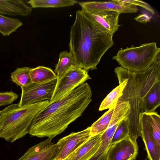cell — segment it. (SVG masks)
Here are the masks:
<instances>
[{
  "label": "cell",
  "instance_id": "1",
  "mask_svg": "<svg viewBox=\"0 0 160 160\" xmlns=\"http://www.w3.org/2000/svg\"><path fill=\"white\" fill-rule=\"evenodd\" d=\"M92 96L89 84L83 83L40 111L33 120L28 133L32 136L52 139L81 116L91 102Z\"/></svg>",
  "mask_w": 160,
  "mask_h": 160
},
{
  "label": "cell",
  "instance_id": "2",
  "mask_svg": "<svg viewBox=\"0 0 160 160\" xmlns=\"http://www.w3.org/2000/svg\"><path fill=\"white\" fill-rule=\"evenodd\" d=\"M113 36L82 10H78L71 28L69 44L76 65L87 71L97 69L102 56L113 45Z\"/></svg>",
  "mask_w": 160,
  "mask_h": 160
},
{
  "label": "cell",
  "instance_id": "3",
  "mask_svg": "<svg viewBox=\"0 0 160 160\" xmlns=\"http://www.w3.org/2000/svg\"><path fill=\"white\" fill-rule=\"evenodd\" d=\"M114 72L117 77L126 80L122 95L118 101L129 103L128 136L136 143L141 135L140 117L143 113L144 99L153 85L160 82V63L154 62L147 70L141 72L131 71L121 66L116 68Z\"/></svg>",
  "mask_w": 160,
  "mask_h": 160
},
{
  "label": "cell",
  "instance_id": "4",
  "mask_svg": "<svg viewBox=\"0 0 160 160\" xmlns=\"http://www.w3.org/2000/svg\"><path fill=\"white\" fill-rule=\"evenodd\" d=\"M49 104L48 100L22 106L11 104L2 110L0 138L13 142L28 133L34 119Z\"/></svg>",
  "mask_w": 160,
  "mask_h": 160
},
{
  "label": "cell",
  "instance_id": "5",
  "mask_svg": "<svg viewBox=\"0 0 160 160\" xmlns=\"http://www.w3.org/2000/svg\"><path fill=\"white\" fill-rule=\"evenodd\" d=\"M160 52L155 42L146 43L139 46L122 48L112 59L121 67L128 70L141 72L146 70L153 63L157 54Z\"/></svg>",
  "mask_w": 160,
  "mask_h": 160
},
{
  "label": "cell",
  "instance_id": "6",
  "mask_svg": "<svg viewBox=\"0 0 160 160\" xmlns=\"http://www.w3.org/2000/svg\"><path fill=\"white\" fill-rule=\"evenodd\" d=\"M88 71L76 65L68 70L57 80L55 88L49 104L66 96L77 87L91 79Z\"/></svg>",
  "mask_w": 160,
  "mask_h": 160
},
{
  "label": "cell",
  "instance_id": "7",
  "mask_svg": "<svg viewBox=\"0 0 160 160\" xmlns=\"http://www.w3.org/2000/svg\"><path fill=\"white\" fill-rule=\"evenodd\" d=\"M57 79L42 83H32L21 88L19 106L32 104L52 98L57 83Z\"/></svg>",
  "mask_w": 160,
  "mask_h": 160
},
{
  "label": "cell",
  "instance_id": "8",
  "mask_svg": "<svg viewBox=\"0 0 160 160\" xmlns=\"http://www.w3.org/2000/svg\"><path fill=\"white\" fill-rule=\"evenodd\" d=\"M128 114L124 109L116 107L106 130L101 136V141L98 149L88 160H106L110 142L113 134L120 122L127 118Z\"/></svg>",
  "mask_w": 160,
  "mask_h": 160
},
{
  "label": "cell",
  "instance_id": "9",
  "mask_svg": "<svg viewBox=\"0 0 160 160\" xmlns=\"http://www.w3.org/2000/svg\"><path fill=\"white\" fill-rule=\"evenodd\" d=\"M90 138V127L82 131L72 132L59 140L55 160H63Z\"/></svg>",
  "mask_w": 160,
  "mask_h": 160
},
{
  "label": "cell",
  "instance_id": "10",
  "mask_svg": "<svg viewBox=\"0 0 160 160\" xmlns=\"http://www.w3.org/2000/svg\"><path fill=\"white\" fill-rule=\"evenodd\" d=\"M48 138L29 148L17 160H55L58 148Z\"/></svg>",
  "mask_w": 160,
  "mask_h": 160
},
{
  "label": "cell",
  "instance_id": "11",
  "mask_svg": "<svg viewBox=\"0 0 160 160\" xmlns=\"http://www.w3.org/2000/svg\"><path fill=\"white\" fill-rule=\"evenodd\" d=\"M137 143L128 136L111 146L106 160H134L138 152Z\"/></svg>",
  "mask_w": 160,
  "mask_h": 160
},
{
  "label": "cell",
  "instance_id": "12",
  "mask_svg": "<svg viewBox=\"0 0 160 160\" xmlns=\"http://www.w3.org/2000/svg\"><path fill=\"white\" fill-rule=\"evenodd\" d=\"M82 10L87 11L107 10L121 13H136L138 11L137 6L125 3L120 0L109 1H88L78 2Z\"/></svg>",
  "mask_w": 160,
  "mask_h": 160
},
{
  "label": "cell",
  "instance_id": "13",
  "mask_svg": "<svg viewBox=\"0 0 160 160\" xmlns=\"http://www.w3.org/2000/svg\"><path fill=\"white\" fill-rule=\"evenodd\" d=\"M82 11L93 21L109 31L113 36L118 30L120 13L107 10Z\"/></svg>",
  "mask_w": 160,
  "mask_h": 160
},
{
  "label": "cell",
  "instance_id": "14",
  "mask_svg": "<svg viewBox=\"0 0 160 160\" xmlns=\"http://www.w3.org/2000/svg\"><path fill=\"white\" fill-rule=\"evenodd\" d=\"M102 133L90 137L63 160H88L99 148Z\"/></svg>",
  "mask_w": 160,
  "mask_h": 160
},
{
  "label": "cell",
  "instance_id": "15",
  "mask_svg": "<svg viewBox=\"0 0 160 160\" xmlns=\"http://www.w3.org/2000/svg\"><path fill=\"white\" fill-rule=\"evenodd\" d=\"M141 137L144 142L148 158L149 160H160V149L156 144L150 132L145 113L140 117Z\"/></svg>",
  "mask_w": 160,
  "mask_h": 160
},
{
  "label": "cell",
  "instance_id": "16",
  "mask_svg": "<svg viewBox=\"0 0 160 160\" xmlns=\"http://www.w3.org/2000/svg\"><path fill=\"white\" fill-rule=\"evenodd\" d=\"M32 8L22 0H0V13L12 16H27L32 11Z\"/></svg>",
  "mask_w": 160,
  "mask_h": 160
},
{
  "label": "cell",
  "instance_id": "17",
  "mask_svg": "<svg viewBox=\"0 0 160 160\" xmlns=\"http://www.w3.org/2000/svg\"><path fill=\"white\" fill-rule=\"evenodd\" d=\"M160 105V82H158L152 87L144 99L143 113L154 112Z\"/></svg>",
  "mask_w": 160,
  "mask_h": 160
},
{
  "label": "cell",
  "instance_id": "18",
  "mask_svg": "<svg viewBox=\"0 0 160 160\" xmlns=\"http://www.w3.org/2000/svg\"><path fill=\"white\" fill-rule=\"evenodd\" d=\"M119 85L110 92L101 102L99 108L100 111L115 107L119 98L122 95V92L126 84V80L117 77Z\"/></svg>",
  "mask_w": 160,
  "mask_h": 160
},
{
  "label": "cell",
  "instance_id": "19",
  "mask_svg": "<svg viewBox=\"0 0 160 160\" xmlns=\"http://www.w3.org/2000/svg\"><path fill=\"white\" fill-rule=\"evenodd\" d=\"M75 65V59L70 52L65 51L61 52L58 62L54 72L57 75V80H59L71 68Z\"/></svg>",
  "mask_w": 160,
  "mask_h": 160
},
{
  "label": "cell",
  "instance_id": "20",
  "mask_svg": "<svg viewBox=\"0 0 160 160\" xmlns=\"http://www.w3.org/2000/svg\"><path fill=\"white\" fill-rule=\"evenodd\" d=\"M30 74L33 83H42L57 79V75L52 69L42 66L32 68Z\"/></svg>",
  "mask_w": 160,
  "mask_h": 160
},
{
  "label": "cell",
  "instance_id": "21",
  "mask_svg": "<svg viewBox=\"0 0 160 160\" xmlns=\"http://www.w3.org/2000/svg\"><path fill=\"white\" fill-rule=\"evenodd\" d=\"M115 107H112L90 127V137L104 132L112 118Z\"/></svg>",
  "mask_w": 160,
  "mask_h": 160
},
{
  "label": "cell",
  "instance_id": "22",
  "mask_svg": "<svg viewBox=\"0 0 160 160\" xmlns=\"http://www.w3.org/2000/svg\"><path fill=\"white\" fill-rule=\"evenodd\" d=\"M145 113L151 133L158 147L160 149V116L155 112Z\"/></svg>",
  "mask_w": 160,
  "mask_h": 160
},
{
  "label": "cell",
  "instance_id": "23",
  "mask_svg": "<svg viewBox=\"0 0 160 160\" xmlns=\"http://www.w3.org/2000/svg\"><path fill=\"white\" fill-rule=\"evenodd\" d=\"M31 69L28 67L17 68L11 73L12 81L21 88L29 85L32 83L30 74Z\"/></svg>",
  "mask_w": 160,
  "mask_h": 160
},
{
  "label": "cell",
  "instance_id": "24",
  "mask_svg": "<svg viewBox=\"0 0 160 160\" xmlns=\"http://www.w3.org/2000/svg\"><path fill=\"white\" fill-rule=\"evenodd\" d=\"M78 3L74 0H31L28 2L33 8H58L72 6Z\"/></svg>",
  "mask_w": 160,
  "mask_h": 160
},
{
  "label": "cell",
  "instance_id": "25",
  "mask_svg": "<svg viewBox=\"0 0 160 160\" xmlns=\"http://www.w3.org/2000/svg\"><path fill=\"white\" fill-rule=\"evenodd\" d=\"M22 25L18 19L5 17L0 14V32L3 36H9Z\"/></svg>",
  "mask_w": 160,
  "mask_h": 160
},
{
  "label": "cell",
  "instance_id": "26",
  "mask_svg": "<svg viewBox=\"0 0 160 160\" xmlns=\"http://www.w3.org/2000/svg\"><path fill=\"white\" fill-rule=\"evenodd\" d=\"M128 117L121 121L118 124L112 138L110 144H112L122 140L128 136Z\"/></svg>",
  "mask_w": 160,
  "mask_h": 160
},
{
  "label": "cell",
  "instance_id": "27",
  "mask_svg": "<svg viewBox=\"0 0 160 160\" xmlns=\"http://www.w3.org/2000/svg\"><path fill=\"white\" fill-rule=\"evenodd\" d=\"M18 98V95L12 91L0 92V107L11 104Z\"/></svg>",
  "mask_w": 160,
  "mask_h": 160
},
{
  "label": "cell",
  "instance_id": "28",
  "mask_svg": "<svg viewBox=\"0 0 160 160\" xmlns=\"http://www.w3.org/2000/svg\"><path fill=\"white\" fill-rule=\"evenodd\" d=\"M124 3L129 4L136 6H139L147 10L152 14H154L155 12L151 6L148 3L142 1L136 0H120Z\"/></svg>",
  "mask_w": 160,
  "mask_h": 160
},
{
  "label": "cell",
  "instance_id": "29",
  "mask_svg": "<svg viewBox=\"0 0 160 160\" xmlns=\"http://www.w3.org/2000/svg\"><path fill=\"white\" fill-rule=\"evenodd\" d=\"M151 16L147 13H143L139 15L136 17L134 19L136 21L142 23H147L150 21Z\"/></svg>",
  "mask_w": 160,
  "mask_h": 160
},
{
  "label": "cell",
  "instance_id": "30",
  "mask_svg": "<svg viewBox=\"0 0 160 160\" xmlns=\"http://www.w3.org/2000/svg\"><path fill=\"white\" fill-rule=\"evenodd\" d=\"M154 62L160 63V52L158 53L155 57Z\"/></svg>",
  "mask_w": 160,
  "mask_h": 160
},
{
  "label": "cell",
  "instance_id": "31",
  "mask_svg": "<svg viewBox=\"0 0 160 160\" xmlns=\"http://www.w3.org/2000/svg\"><path fill=\"white\" fill-rule=\"evenodd\" d=\"M1 112H2V110H0V115L1 114Z\"/></svg>",
  "mask_w": 160,
  "mask_h": 160
},
{
  "label": "cell",
  "instance_id": "32",
  "mask_svg": "<svg viewBox=\"0 0 160 160\" xmlns=\"http://www.w3.org/2000/svg\"><path fill=\"white\" fill-rule=\"evenodd\" d=\"M145 160H146V159H145Z\"/></svg>",
  "mask_w": 160,
  "mask_h": 160
}]
</instances>
